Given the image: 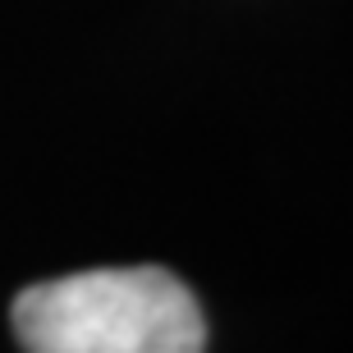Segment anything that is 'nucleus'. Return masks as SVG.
I'll return each mask as SVG.
<instances>
[{
  "label": "nucleus",
  "instance_id": "f257e3e1",
  "mask_svg": "<svg viewBox=\"0 0 353 353\" xmlns=\"http://www.w3.org/2000/svg\"><path fill=\"white\" fill-rule=\"evenodd\" d=\"M23 353H202L207 321L179 275L110 266L28 285L10 307Z\"/></svg>",
  "mask_w": 353,
  "mask_h": 353
}]
</instances>
